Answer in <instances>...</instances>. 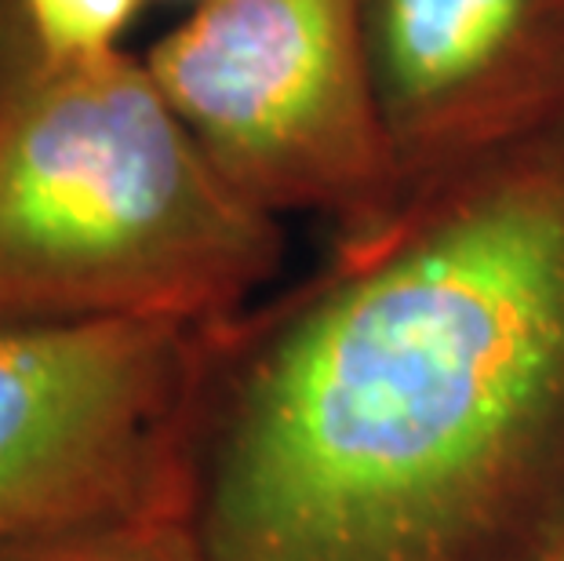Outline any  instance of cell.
Instances as JSON below:
<instances>
[{
	"instance_id": "1",
	"label": "cell",
	"mask_w": 564,
	"mask_h": 561,
	"mask_svg": "<svg viewBox=\"0 0 564 561\" xmlns=\"http://www.w3.org/2000/svg\"><path fill=\"white\" fill-rule=\"evenodd\" d=\"M564 515V121L204 328L200 561H535Z\"/></svg>"
},
{
	"instance_id": "2",
	"label": "cell",
	"mask_w": 564,
	"mask_h": 561,
	"mask_svg": "<svg viewBox=\"0 0 564 561\" xmlns=\"http://www.w3.org/2000/svg\"><path fill=\"white\" fill-rule=\"evenodd\" d=\"M281 259V219L208 158L147 58H55L0 0V325H223Z\"/></svg>"
},
{
	"instance_id": "3",
	"label": "cell",
	"mask_w": 564,
	"mask_h": 561,
	"mask_svg": "<svg viewBox=\"0 0 564 561\" xmlns=\"http://www.w3.org/2000/svg\"><path fill=\"white\" fill-rule=\"evenodd\" d=\"M147 66L226 179L278 219L350 234L401 201L361 0H200Z\"/></svg>"
},
{
	"instance_id": "4",
	"label": "cell",
	"mask_w": 564,
	"mask_h": 561,
	"mask_svg": "<svg viewBox=\"0 0 564 561\" xmlns=\"http://www.w3.org/2000/svg\"><path fill=\"white\" fill-rule=\"evenodd\" d=\"M204 328L0 325V543L189 510Z\"/></svg>"
},
{
	"instance_id": "5",
	"label": "cell",
	"mask_w": 564,
	"mask_h": 561,
	"mask_svg": "<svg viewBox=\"0 0 564 561\" xmlns=\"http://www.w3.org/2000/svg\"><path fill=\"white\" fill-rule=\"evenodd\" d=\"M401 186L564 121V0H361Z\"/></svg>"
},
{
	"instance_id": "6",
	"label": "cell",
	"mask_w": 564,
	"mask_h": 561,
	"mask_svg": "<svg viewBox=\"0 0 564 561\" xmlns=\"http://www.w3.org/2000/svg\"><path fill=\"white\" fill-rule=\"evenodd\" d=\"M0 561H200V551L189 510H158L0 543Z\"/></svg>"
},
{
	"instance_id": "7",
	"label": "cell",
	"mask_w": 564,
	"mask_h": 561,
	"mask_svg": "<svg viewBox=\"0 0 564 561\" xmlns=\"http://www.w3.org/2000/svg\"><path fill=\"white\" fill-rule=\"evenodd\" d=\"M15 8L41 52L84 58L117 52L147 0H15Z\"/></svg>"
},
{
	"instance_id": "8",
	"label": "cell",
	"mask_w": 564,
	"mask_h": 561,
	"mask_svg": "<svg viewBox=\"0 0 564 561\" xmlns=\"http://www.w3.org/2000/svg\"><path fill=\"white\" fill-rule=\"evenodd\" d=\"M535 561H564V515H561L554 536H550V540H546V547H543V551H539V558H535Z\"/></svg>"
}]
</instances>
